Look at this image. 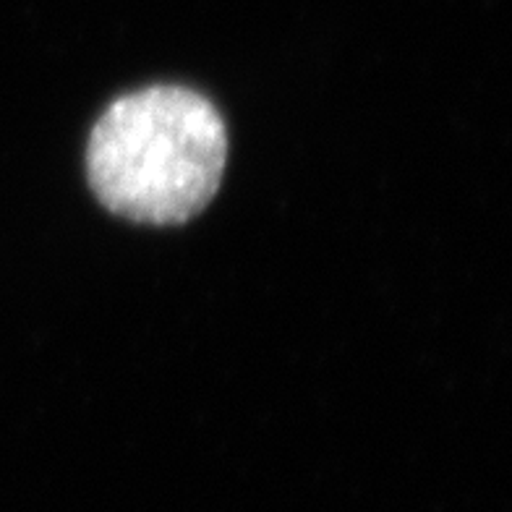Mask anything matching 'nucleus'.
Returning <instances> with one entry per match:
<instances>
[{"label": "nucleus", "mask_w": 512, "mask_h": 512, "mask_svg": "<svg viewBox=\"0 0 512 512\" xmlns=\"http://www.w3.org/2000/svg\"><path fill=\"white\" fill-rule=\"evenodd\" d=\"M228 134L194 89L160 84L115 100L87 147L89 183L110 212L144 225H178L220 189Z\"/></svg>", "instance_id": "f257e3e1"}]
</instances>
